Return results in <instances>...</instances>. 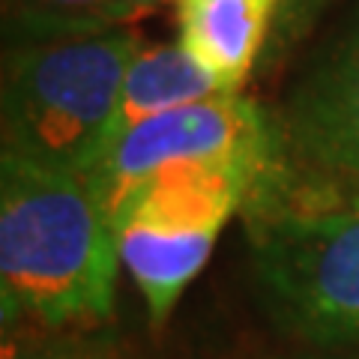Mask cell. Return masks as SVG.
<instances>
[{
	"label": "cell",
	"instance_id": "obj_1",
	"mask_svg": "<svg viewBox=\"0 0 359 359\" xmlns=\"http://www.w3.org/2000/svg\"><path fill=\"white\" fill-rule=\"evenodd\" d=\"M120 249L81 177L0 153L4 323L93 330L114 311Z\"/></svg>",
	"mask_w": 359,
	"mask_h": 359
},
{
	"label": "cell",
	"instance_id": "obj_2",
	"mask_svg": "<svg viewBox=\"0 0 359 359\" xmlns=\"http://www.w3.org/2000/svg\"><path fill=\"white\" fill-rule=\"evenodd\" d=\"M141 39L129 25L90 36L6 45L4 153L75 177L102 159L120 84Z\"/></svg>",
	"mask_w": 359,
	"mask_h": 359
},
{
	"label": "cell",
	"instance_id": "obj_3",
	"mask_svg": "<svg viewBox=\"0 0 359 359\" xmlns=\"http://www.w3.org/2000/svg\"><path fill=\"white\" fill-rule=\"evenodd\" d=\"M359 210V4L273 114V153L243 219Z\"/></svg>",
	"mask_w": 359,
	"mask_h": 359
},
{
	"label": "cell",
	"instance_id": "obj_4",
	"mask_svg": "<svg viewBox=\"0 0 359 359\" xmlns=\"http://www.w3.org/2000/svg\"><path fill=\"white\" fill-rule=\"evenodd\" d=\"M245 233L278 327L314 347L359 341V210L249 219Z\"/></svg>",
	"mask_w": 359,
	"mask_h": 359
},
{
	"label": "cell",
	"instance_id": "obj_5",
	"mask_svg": "<svg viewBox=\"0 0 359 359\" xmlns=\"http://www.w3.org/2000/svg\"><path fill=\"white\" fill-rule=\"evenodd\" d=\"M273 153V114L255 99L219 93L168 111L114 141L84 177L102 216L111 219L141 180L165 168L224 165L257 174Z\"/></svg>",
	"mask_w": 359,
	"mask_h": 359
},
{
	"label": "cell",
	"instance_id": "obj_6",
	"mask_svg": "<svg viewBox=\"0 0 359 359\" xmlns=\"http://www.w3.org/2000/svg\"><path fill=\"white\" fill-rule=\"evenodd\" d=\"M180 45L216 75L224 93H240L261 54L278 0H174Z\"/></svg>",
	"mask_w": 359,
	"mask_h": 359
},
{
	"label": "cell",
	"instance_id": "obj_7",
	"mask_svg": "<svg viewBox=\"0 0 359 359\" xmlns=\"http://www.w3.org/2000/svg\"><path fill=\"white\" fill-rule=\"evenodd\" d=\"M114 237L120 264L129 269L132 282L138 285L144 302H147L150 320L162 323L177 306V299L183 297V290L207 266L219 233L126 222L114 231Z\"/></svg>",
	"mask_w": 359,
	"mask_h": 359
},
{
	"label": "cell",
	"instance_id": "obj_8",
	"mask_svg": "<svg viewBox=\"0 0 359 359\" xmlns=\"http://www.w3.org/2000/svg\"><path fill=\"white\" fill-rule=\"evenodd\" d=\"M219 93L224 90L216 81V75L207 66H201L180 42L147 45V48L141 45V51L132 57L126 75H123L105 150L129 129L141 126L144 120Z\"/></svg>",
	"mask_w": 359,
	"mask_h": 359
},
{
	"label": "cell",
	"instance_id": "obj_9",
	"mask_svg": "<svg viewBox=\"0 0 359 359\" xmlns=\"http://www.w3.org/2000/svg\"><path fill=\"white\" fill-rule=\"evenodd\" d=\"M126 27L120 0H4L6 45L90 36Z\"/></svg>",
	"mask_w": 359,
	"mask_h": 359
},
{
	"label": "cell",
	"instance_id": "obj_10",
	"mask_svg": "<svg viewBox=\"0 0 359 359\" xmlns=\"http://www.w3.org/2000/svg\"><path fill=\"white\" fill-rule=\"evenodd\" d=\"M9 359H135V356L114 335L69 330L18 344Z\"/></svg>",
	"mask_w": 359,
	"mask_h": 359
},
{
	"label": "cell",
	"instance_id": "obj_11",
	"mask_svg": "<svg viewBox=\"0 0 359 359\" xmlns=\"http://www.w3.org/2000/svg\"><path fill=\"white\" fill-rule=\"evenodd\" d=\"M162 4H168V0H120V18H123V25H129V21H135L138 15L150 13V9Z\"/></svg>",
	"mask_w": 359,
	"mask_h": 359
}]
</instances>
